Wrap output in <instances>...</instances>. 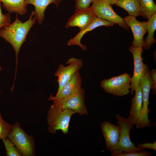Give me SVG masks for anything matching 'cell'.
I'll list each match as a JSON object with an SVG mask.
<instances>
[{"instance_id": "7402d4cb", "label": "cell", "mask_w": 156, "mask_h": 156, "mask_svg": "<svg viewBox=\"0 0 156 156\" xmlns=\"http://www.w3.org/2000/svg\"><path fill=\"white\" fill-rule=\"evenodd\" d=\"M2 141L4 145L7 156H22L14 143L8 138Z\"/></svg>"}, {"instance_id": "d4e9b609", "label": "cell", "mask_w": 156, "mask_h": 156, "mask_svg": "<svg viewBox=\"0 0 156 156\" xmlns=\"http://www.w3.org/2000/svg\"><path fill=\"white\" fill-rule=\"evenodd\" d=\"M94 0H75V11L88 8Z\"/></svg>"}, {"instance_id": "30bf717a", "label": "cell", "mask_w": 156, "mask_h": 156, "mask_svg": "<svg viewBox=\"0 0 156 156\" xmlns=\"http://www.w3.org/2000/svg\"><path fill=\"white\" fill-rule=\"evenodd\" d=\"M85 90L82 87L74 94L68 97L54 102L63 108L70 109L81 115H88L85 103Z\"/></svg>"}, {"instance_id": "d6986e66", "label": "cell", "mask_w": 156, "mask_h": 156, "mask_svg": "<svg viewBox=\"0 0 156 156\" xmlns=\"http://www.w3.org/2000/svg\"><path fill=\"white\" fill-rule=\"evenodd\" d=\"M148 20L146 24L148 35L144 40V46L143 47L146 50L149 49L151 46L156 42V40L154 38L153 35L156 29V13Z\"/></svg>"}, {"instance_id": "5bb4252c", "label": "cell", "mask_w": 156, "mask_h": 156, "mask_svg": "<svg viewBox=\"0 0 156 156\" xmlns=\"http://www.w3.org/2000/svg\"><path fill=\"white\" fill-rule=\"evenodd\" d=\"M104 139L106 149L111 151L117 145L120 136V128L116 125L107 121L102 122L100 125Z\"/></svg>"}, {"instance_id": "4fadbf2b", "label": "cell", "mask_w": 156, "mask_h": 156, "mask_svg": "<svg viewBox=\"0 0 156 156\" xmlns=\"http://www.w3.org/2000/svg\"><path fill=\"white\" fill-rule=\"evenodd\" d=\"M116 24L114 23L96 17L87 26L80 31L73 38L67 42L68 46L77 45L80 47L83 51L87 49L85 45L82 44L81 42V38L83 35L89 31L101 26L106 27L113 26Z\"/></svg>"}, {"instance_id": "cb8c5ba5", "label": "cell", "mask_w": 156, "mask_h": 156, "mask_svg": "<svg viewBox=\"0 0 156 156\" xmlns=\"http://www.w3.org/2000/svg\"><path fill=\"white\" fill-rule=\"evenodd\" d=\"M151 153L144 149L140 151L120 152L113 154L112 156H149Z\"/></svg>"}, {"instance_id": "e0dca14e", "label": "cell", "mask_w": 156, "mask_h": 156, "mask_svg": "<svg viewBox=\"0 0 156 156\" xmlns=\"http://www.w3.org/2000/svg\"><path fill=\"white\" fill-rule=\"evenodd\" d=\"M62 0H25L27 5L31 4L35 8L34 16L39 24L41 25L44 18V11L50 4H54L58 7Z\"/></svg>"}, {"instance_id": "484cf974", "label": "cell", "mask_w": 156, "mask_h": 156, "mask_svg": "<svg viewBox=\"0 0 156 156\" xmlns=\"http://www.w3.org/2000/svg\"><path fill=\"white\" fill-rule=\"evenodd\" d=\"M11 17L9 14H3L1 8V2L0 1V29L7 25L10 23Z\"/></svg>"}, {"instance_id": "6da1fadb", "label": "cell", "mask_w": 156, "mask_h": 156, "mask_svg": "<svg viewBox=\"0 0 156 156\" xmlns=\"http://www.w3.org/2000/svg\"><path fill=\"white\" fill-rule=\"evenodd\" d=\"M34 10L31 12L29 18L22 22L17 17L12 23H10L0 29V37L4 39L12 45L15 53L16 70L14 78H16L18 63V55L21 46L25 42L29 31L35 23Z\"/></svg>"}, {"instance_id": "52a82bcc", "label": "cell", "mask_w": 156, "mask_h": 156, "mask_svg": "<svg viewBox=\"0 0 156 156\" xmlns=\"http://www.w3.org/2000/svg\"><path fill=\"white\" fill-rule=\"evenodd\" d=\"M92 3L89 8L97 17L117 24L125 29H129L124 18L114 12L111 5L102 0H94Z\"/></svg>"}, {"instance_id": "f546056e", "label": "cell", "mask_w": 156, "mask_h": 156, "mask_svg": "<svg viewBox=\"0 0 156 156\" xmlns=\"http://www.w3.org/2000/svg\"><path fill=\"white\" fill-rule=\"evenodd\" d=\"M1 70H2V68L1 66H0V72L1 71ZM0 93H1V91L0 90Z\"/></svg>"}, {"instance_id": "603a6c76", "label": "cell", "mask_w": 156, "mask_h": 156, "mask_svg": "<svg viewBox=\"0 0 156 156\" xmlns=\"http://www.w3.org/2000/svg\"><path fill=\"white\" fill-rule=\"evenodd\" d=\"M13 125L10 124L4 120L0 111V139L8 137L11 131Z\"/></svg>"}, {"instance_id": "f1b7e54d", "label": "cell", "mask_w": 156, "mask_h": 156, "mask_svg": "<svg viewBox=\"0 0 156 156\" xmlns=\"http://www.w3.org/2000/svg\"><path fill=\"white\" fill-rule=\"evenodd\" d=\"M103 1L112 6L116 3L119 0H102Z\"/></svg>"}, {"instance_id": "44dd1931", "label": "cell", "mask_w": 156, "mask_h": 156, "mask_svg": "<svg viewBox=\"0 0 156 156\" xmlns=\"http://www.w3.org/2000/svg\"><path fill=\"white\" fill-rule=\"evenodd\" d=\"M140 15L143 18H149L156 13V5L153 0H139Z\"/></svg>"}, {"instance_id": "83f0119b", "label": "cell", "mask_w": 156, "mask_h": 156, "mask_svg": "<svg viewBox=\"0 0 156 156\" xmlns=\"http://www.w3.org/2000/svg\"><path fill=\"white\" fill-rule=\"evenodd\" d=\"M137 147L141 149H144V148H148L156 151V142L154 141L153 143H138L137 145Z\"/></svg>"}, {"instance_id": "2e32d148", "label": "cell", "mask_w": 156, "mask_h": 156, "mask_svg": "<svg viewBox=\"0 0 156 156\" xmlns=\"http://www.w3.org/2000/svg\"><path fill=\"white\" fill-rule=\"evenodd\" d=\"M135 93L134 96L131 100L129 115L127 118L133 125L138 121L142 108V95L140 83L135 89Z\"/></svg>"}, {"instance_id": "ba28073f", "label": "cell", "mask_w": 156, "mask_h": 156, "mask_svg": "<svg viewBox=\"0 0 156 156\" xmlns=\"http://www.w3.org/2000/svg\"><path fill=\"white\" fill-rule=\"evenodd\" d=\"M68 65L65 66L62 64L59 65L55 73V76L57 77L58 88L56 94H58L75 73L81 68L83 63L81 59L74 57L66 61Z\"/></svg>"}, {"instance_id": "3957f363", "label": "cell", "mask_w": 156, "mask_h": 156, "mask_svg": "<svg viewBox=\"0 0 156 156\" xmlns=\"http://www.w3.org/2000/svg\"><path fill=\"white\" fill-rule=\"evenodd\" d=\"M8 138L14 143L23 156H33L35 155L34 139L32 135L27 133L16 122L13 125L12 130Z\"/></svg>"}, {"instance_id": "8fae6325", "label": "cell", "mask_w": 156, "mask_h": 156, "mask_svg": "<svg viewBox=\"0 0 156 156\" xmlns=\"http://www.w3.org/2000/svg\"><path fill=\"white\" fill-rule=\"evenodd\" d=\"M125 22L130 27L133 32L134 39L132 46L134 47L144 46L143 37L147 32V21L140 22L137 20L136 17L129 15L124 18Z\"/></svg>"}, {"instance_id": "7c38bea8", "label": "cell", "mask_w": 156, "mask_h": 156, "mask_svg": "<svg viewBox=\"0 0 156 156\" xmlns=\"http://www.w3.org/2000/svg\"><path fill=\"white\" fill-rule=\"evenodd\" d=\"M82 80L79 71L76 72L63 88L55 96L51 94L48 100L55 102L68 97L74 94L80 89Z\"/></svg>"}, {"instance_id": "ffe728a7", "label": "cell", "mask_w": 156, "mask_h": 156, "mask_svg": "<svg viewBox=\"0 0 156 156\" xmlns=\"http://www.w3.org/2000/svg\"><path fill=\"white\" fill-rule=\"evenodd\" d=\"M115 4L125 10L129 15L141 16L139 0H119Z\"/></svg>"}, {"instance_id": "277c9868", "label": "cell", "mask_w": 156, "mask_h": 156, "mask_svg": "<svg viewBox=\"0 0 156 156\" xmlns=\"http://www.w3.org/2000/svg\"><path fill=\"white\" fill-rule=\"evenodd\" d=\"M116 117L118 125L120 128V136L117 146L114 149L110 151L111 156L116 153L143 150L136 147L130 139V133L134 129L133 125L127 118L118 114H116Z\"/></svg>"}, {"instance_id": "5b68a950", "label": "cell", "mask_w": 156, "mask_h": 156, "mask_svg": "<svg viewBox=\"0 0 156 156\" xmlns=\"http://www.w3.org/2000/svg\"><path fill=\"white\" fill-rule=\"evenodd\" d=\"M131 82V75L124 73L117 76L103 79L101 82L100 86L107 93L122 96L130 92Z\"/></svg>"}, {"instance_id": "9a60e30c", "label": "cell", "mask_w": 156, "mask_h": 156, "mask_svg": "<svg viewBox=\"0 0 156 156\" xmlns=\"http://www.w3.org/2000/svg\"><path fill=\"white\" fill-rule=\"evenodd\" d=\"M96 17L89 7L75 11L69 18L65 27L68 28L76 27L81 30L87 26Z\"/></svg>"}, {"instance_id": "ac0fdd59", "label": "cell", "mask_w": 156, "mask_h": 156, "mask_svg": "<svg viewBox=\"0 0 156 156\" xmlns=\"http://www.w3.org/2000/svg\"><path fill=\"white\" fill-rule=\"evenodd\" d=\"M2 6L10 14L15 12L21 15H24L27 12V5L25 0H0Z\"/></svg>"}, {"instance_id": "7a4b0ae2", "label": "cell", "mask_w": 156, "mask_h": 156, "mask_svg": "<svg viewBox=\"0 0 156 156\" xmlns=\"http://www.w3.org/2000/svg\"><path fill=\"white\" fill-rule=\"evenodd\" d=\"M76 112L60 105L53 103L48 111L47 121L48 130L51 133H55L61 130L65 134L68 132L69 122L72 116Z\"/></svg>"}, {"instance_id": "4316f807", "label": "cell", "mask_w": 156, "mask_h": 156, "mask_svg": "<svg viewBox=\"0 0 156 156\" xmlns=\"http://www.w3.org/2000/svg\"><path fill=\"white\" fill-rule=\"evenodd\" d=\"M150 75L152 83L151 89L153 90V93L155 94L156 92V70L155 69H153L151 72L150 71Z\"/></svg>"}, {"instance_id": "8992f818", "label": "cell", "mask_w": 156, "mask_h": 156, "mask_svg": "<svg viewBox=\"0 0 156 156\" xmlns=\"http://www.w3.org/2000/svg\"><path fill=\"white\" fill-rule=\"evenodd\" d=\"M139 83L142 91L143 104L140 116L135 124L136 127L138 129L150 127L151 126V121L148 117V113L151 111L148 106L149 93L152 86L149 68L145 75L141 78Z\"/></svg>"}, {"instance_id": "9c48e42d", "label": "cell", "mask_w": 156, "mask_h": 156, "mask_svg": "<svg viewBox=\"0 0 156 156\" xmlns=\"http://www.w3.org/2000/svg\"><path fill=\"white\" fill-rule=\"evenodd\" d=\"M129 50L132 54L134 62L133 73L131 77L130 91L131 94L133 95L141 78L145 75L148 68V65L143 62V58L142 56L143 52L142 47H134L131 45L129 47Z\"/></svg>"}]
</instances>
